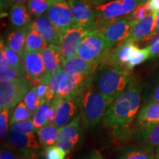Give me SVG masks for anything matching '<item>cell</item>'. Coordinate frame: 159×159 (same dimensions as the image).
<instances>
[{"label": "cell", "mask_w": 159, "mask_h": 159, "mask_svg": "<svg viewBox=\"0 0 159 159\" xmlns=\"http://www.w3.org/2000/svg\"><path fill=\"white\" fill-rule=\"evenodd\" d=\"M104 1H106V0H104Z\"/></svg>", "instance_id": "53"}, {"label": "cell", "mask_w": 159, "mask_h": 159, "mask_svg": "<svg viewBox=\"0 0 159 159\" xmlns=\"http://www.w3.org/2000/svg\"><path fill=\"white\" fill-rule=\"evenodd\" d=\"M21 159H25V158H23V157H22V158H21Z\"/></svg>", "instance_id": "52"}, {"label": "cell", "mask_w": 159, "mask_h": 159, "mask_svg": "<svg viewBox=\"0 0 159 159\" xmlns=\"http://www.w3.org/2000/svg\"><path fill=\"white\" fill-rule=\"evenodd\" d=\"M91 28L84 26H74L63 33L60 43L62 61L77 56L80 46L86 36L92 33Z\"/></svg>", "instance_id": "9"}, {"label": "cell", "mask_w": 159, "mask_h": 159, "mask_svg": "<svg viewBox=\"0 0 159 159\" xmlns=\"http://www.w3.org/2000/svg\"><path fill=\"white\" fill-rule=\"evenodd\" d=\"M79 97L82 125L85 129L90 130L102 120L105 111L113 102L97 91L92 83Z\"/></svg>", "instance_id": "3"}, {"label": "cell", "mask_w": 159, "mask_h": 159, "mask_svg": "<svg viewBox=\"0 0 159 159\" xmlns=\"http://www.w3.org/2000/svg\"><path fill=\"white\" fill-rule=\"evenodd\" d=\"M23 77H26L25 69H18L9 66L5 71L1 72L0 80L1 82H7Z\"/></svg>", "instance_id": "36"}, {"label": "cell", "mask_w": 159, "mask_h": 159, "mask_svg": "<svg viewBox=\"0 0 159 159\" xmlns=\"http://www.w3.org/2000/svg\"><path fill=\"white\" fill-rule=\"evenodd\" d=\"M134 24V21L129 14L126 16L110 20L106 25L97 31L106 43L113 49L117 43L124 42L128 39Z\"/></svg>", "instance_id": "7"}, {"label": "cell", "mask_w": 159, "mask_h": 159, "mask_svg": "<svg viewBox=\"0 0 159 159\" xmlns=\"http://www.w3.org/2000/svg\"><path fill=\"white\" fill-rule=\"evenodd\" d=\"M136 45L130 41H124L119 43L116 48H113L109 53L108 58L103 65L117 68L128 69L129 61Z\"/></svg>", "instance_id": "18"}, {"label": "cell", "mask_w": 159, "mask_h": 159, "mask_svg": "<svg viewBox=\"0 0 159 159\" xmlns=\"http://www.w3.org/2000/svg\"><path fill=\"white\" fill-rule=\"evenodd\" d=\"M150 4L151 11L152 13H157L159 12V0H148Z\"/></svg>", "instance_id": "46"}, {"label": "cell", "mask_w": 159, "mask_h": 159, "mask_svg": "<svg viewBox=\"0 0 159 159\" xmlns=\"http://www.w3.org/2000/svg\"><path fill=\"white\" fill-rule=\"evenodd\" d=\"M118 159H156L153 152L146 150L137 144L123 146L118 151Z\"/></svg>", "instance_id": "25"}, {"label": "cell", "mask_w": 159, "mask_h": 159, "mask_svg": "<svg viewBox=\"0 0 159 159\" xmlns=\"http://www.w3.org/2000/svg\"><path fill=\"white\" fill-rule=\"evenodd\" d=\"M65 72L66 71L62 66L52 75L50 80L48 83V89H47V94L45 97L46 100L52 101L56 97L60 82H61V80Z\"/></svg>", "instance_id": "30"}, {"label": "cell", "mask_w": 159, "mask_h": 159, "mask_svg": "<svg viewBox=\"0 0 159 159\" xmlns=\"http://www.w3.org/2000/svg\"><path fill=\"white\" fill-rule=\"evenodd\" d=\"M51 102L52 101H47L45 99L42 102V104L40 105L39 108L33 114V123H34L35 133L40 128L48 124L47 114H48L49 108H50Z\"/></svg>", "instance_id": "28"}, {"label": "cell", "mask_w": 159, "mask_h": 159, "mask_svg": "<svg viewBox=\"0 0 159 159\" xmlns=\"http://www.w3.org/2000/svg\"><path fill=\"white\" fill-rule=\"evenodd\" d=\"M61 128L55 124H48L40 128L36 132L41 148L43 149L56 145L58 140Z\"/></svg>", "instance_id": "23"}, {"label": "cell", "mask_w": 159, "mask_h": 159, "mask_svg": "<svg viewBox=\"0 0 159 159\" xmlns=\"http://www.w3.org/2000/svg\"><path fill=\"white\" fill-rule=\"evenodd\" d=\"M83 1L87 2H89L93 5H101V4L103 3V2H105L104 0H83Z\"/></svg>", "instance_id": "49"}, {"label": "cell", "mask_w": 159, "mask_h": 159, "mask_svg": "<svg viewBox=\"0 0 159 159\" xmlns=\"http://www.w3.org/2000/svg\"><path fill=\"white\" fill-rule=\"evenodd\" d=\"M148 47L150 49V58L153 60L159 59V34L150 40Z\"/></svg>", "instance_id": "42"}, {"label": "cell", "mask_w": 159, "mask_h": 159, "mask_svg": "<svg viewBox=\"0 0 159 159\" xmlns=\"http://www.w3.org/2000/svg\"><path fill=\"white\" fill-rule=\"evenodd\" d=\"M27 32V26L12 30L7 35V46L21 57L25 52Z\"/></svg>", "instance_id": "24"}, {"label": "cell", "mask_w": 159, "mask_h": 159, "mask_svg": "<svg viewBox=\"0 0 159 159\" xmlns=\"http://www.w3.org/2000/svg\"><path fill=\"white\" fill-rule=\"evenodd\" d=\"M47 16L62 33L76 26L72 12L66 0H57L47 10Z\"/></svg>", "instance_id": "11"}, {"label": "cell", "mask_w": 159, "mask_h": 159, "mask_svg": "<svg viewBox=\"0 0 159 159\" xmlns=\"http://www.w3.org/2000/svg\"><path fill=\"white\" fill-rule=\"evenodd\" d=\"M56 1L57 0H30L27 2V7L31 16L37 18L47 12L49 7Z\"/></svg>", "instance_id": "29"}, {"label": "cell", "mask_w": 159, "mask_h": 159, "mask_svg": "<svg viewBox=\"0 0 159 159\" xmlns=\"http://www.w3.org/2000/svg\"><path fill=\"white\" fill-rule=\"evenodd\" d=\"M32 116H33V113L26 106L24 101H21L13 111V114L10 120V126L16 123L31 119Z\"/></svg>", "instance_id": "31"}, {"label": "cell", "mask_w": 159, "mask_h": 159, "mask_svg": "<svg viewBox=\"0 0 159 159\" xmlns=\"http://www.w3.org/2000/svg\"><path fill=\"white\" fill-rule=\"evenodd\" d=\"M26 77L31 83L39 85L47 74L42 55L39 52H27L22 57Z\"/></svg>", "instance_id": "13"}, {"label": "cell", "mask_w": 159, "mask_h": 159, "mask_svg": "<svg viewBox=\"0 0 159 159\" xmlns=\"http://www.w3.org/2000/svg\"><path fill=\"white\" fill-rule=\"evenodd\" d=\"M134 75L128 69L101 65L93 76L92 84L102 96L114 102L128 86Z\"/></svg>", "instance_id": "2"}, {"label": "cell", "mask_w": 159, "mask_h": 159, "mask_svg": "<svg viewBox=\"0 0 159 159\" xmlns=\"http://www.w3.org/2000/svg\"><path fill=\"white\" fill-rule=\"evenodd\" d=\"M62 66L66 72L80 73L85 75H94L99 68L98 66L88 62L79 56L63 61Z\"/></svg>", "instance_id": "22"}, {"label": "cell", "mask_w": 159, "mask_h": 159, "mask_svg": "<svg viewBox=\"0 0 159 159\" xmlns=\"http://www.w3.org/2000/svg\"><path fill=\"white\" fill-rule=\"evenodd\" d=\"M11 21L15 27H25L31 22V14L25 5H15L11 9Z\"/></svg>", "instance_id": "27"}, {"label": "cell", "mask_w": 159, "mask_h": 159, "mask_svg": "<svg viewBox=\"0 0 159 159\" xmlns=\"http://www.w3.org/2000/svg\"><path fill=\"white\" fill-rule=\"evenodd\" d=\"M156 14L150 13L143 19L134 23L130 36L125 41L136 43L152 39L155 36Z\"/></svg>", "instance_id": "16"}, {"label": "cell", "mask_w": 159, "mask_h": 159, "mask_svg": "<svg viewBox=\"0 0 159 159\" xmlns=\"http://www.w3.org/2000/svg\"><path fill=\"white\" fill-rule=\"evenodd\" d=\"M47 47H48V43L47 41L32 27L30 23V25H27L25 52H41Z\"/></svg>", "instance_id": "26"}, {"label": "cell", "mask_w": 159, "mask_h": 159, "mask_svg": "<svg viewBox=\"0 0 159 159\" xmlns=\"http://www.w3.org/2000/svg\"><path fill=\"white\" fill-rule=\"evenodd\" d=\"M32 83L26 77L0 83V109L13 110L25 98Z\"/></svg>", "instance_id": "6"}, {"label": "cell", "mask_w": 159, "mask_h": 159, "mask_svg": "<svg viewBox=\"0 0 159 159\" xmlns=\"http://www.w3.org/2000/svg\"><path fill=\"white\" fill-rule=\"evenodd\" d=\"M80 114V97L59 99L56 108L55 124L60 128L70 123Z\"/></svg>", "instance_id": "15"}, {"label": "cell", "mask_w": 159, "mask_h": 159, "mask_svg": "<svg viewBox=\"0 0 159 159\" xmlns=\"http://www.w3.org/2000/svg\"><path fill=\"white\" fill-rule=\"evenodd\" d=\"M148 0H112L101 5H94L97 21L95 29L99 30L111 19L126 16L130 14L139 5Z\"/></svg>", "instance_id": "4"}, {"label": "cell", "mask_w": 159, "mask_h": 159, "mask_svg": "<svg viewBox=\"0 0 159 159\" xmlns=\"http://www.w3.org/2000/svg\"><path fill=\"white\" fill-rule=\"evenodd\" d=\"M30 0H1L2 8V7H7L10 5H24L28 2Z\"/></svg>", "instance_id": "44"}, {"label": "cell", "mask_w": 159, "mask_h": 159, "mask_svg": "<svg viewBox=\"0 0 159 159\" xmlns=\"http://www.w3.org/2000/svg\"><path fill=\"white\" fill-rule=\"evenodd\" d=\"M11 109L4 108L1 110L0 113V136L2 141H5L9 136V118L11 116Z\"/></svg>", "instance_id": "35"}, {"label": "cell", "mask_w": 159, "mask_h": 159, "mask_svg": "<svg viewBox=\"0 0 159 159\" xmlns=\"http://www.w3.org/2000/svg\"><path fill=\"white\" fill-rule=\"evenodd\" d=\"M44 99H41L37 94L36 89L35 86L33 87L27 94L25 95V98H24V102L25 103L26 106L28 108L30 111H31L33 114H34L35 111L39 108V107L42 104V102L44 101Z\"/></svg>", "instance_id": "34"}, {"label": "cell", "mask_w": 159, "mask_h": 159, "mask_svg": "<svg viewBox=\"0 0 159 159\" xmlns=\"http://www.w3.org/2000/svg\"><path fill=\"white\" fill-rule=\"evenodd\" d=\"M30 25L43 38L48 44L60 45L63 33L51 22L47 15L35 18Z\"/></svg>", "instance_id": "17"}, {"label": "cell", "mask_w": 159, "mask_h": 159, "mask_svg": "<svg viewBox=\"0 0 159 159\" xmlns=\"http://www.w3.org/2000/svg\"><path fill=\"white\" fill-rule=\"evenodd\" d=\"M80 114L70 123L61 128L60 136L56 146L63 150L66 154L72 152L80 142L81 132Z\"/></svg>", "instance_id": "12"}, {"label": "cell", "mask_w": 159, "mask_h": 159, "mask_svg": "<svg viewBox=\"0 0 159 159\" xmlns=\"http://www.w3.org/2000/svg\"><path fill=\"white\" fill-rule=\"evenodd\" d=\"M5 44L3 43L2 40L1 41V47H0V72H2L9 66L8 61L5 51Z\"/></svg>", "instance_id": "43"}, {"label": "cell", "mask_w": 159, "mask_h": 159, "mask_svg": "<svg viewBox=\"0 0 159 159\" xmlns=\"http://www.w3.org/2000/svg\"><path fill=\"white\" fill-rule=\"evenodd\" d=\"M149 58H150V52L148 47L140 49L136 46V48L133 52L132 56H131L130 61L127 66V68L129 70L132 71L135 67L142 64V63H144Z\"/></svg>", "instance_id": "32"}, {"label": "cell", "mask_w": 159, "mask_h": 159, "mask_svg": "<svg viewBox=\"0 0 159 159\" xmlns=\"http://www.w3.org/2000/svg\"><path fill=\"white\" fill-rule=\"evenodd\" d=\"M13 146L10 147L8 144L4 143L1 145L0 151V159H21L22 156L19 152H16Z\"/></svg>", "instance_id": "41"}, {"label": "cell", "mask_w": 159, "mask_h": 159, "mask_svg": "<svg viewBox=\"0 0 159 159\" xmlns=\"http://www.w3.org/2000/svg\"><path fill=\"white\" fill-rule=\"evenodd\" d=\"M10 131L19 133V134H30V133H35L34 123L33 119H27L16 124L10 127ZM36 134V133H35Z\"/></svg>", "instance_id": "37"}, {"label": "cell", "mask_w": 159, "mask_h": 159, "mask_svg": "<svg viewBox=\"0 0 159 159\" xmlns=\"http://www.w3.org/2000/svg\"><path fill=\"white\" fill-rule=\"evenodd\" d=\"M156 30H155V32H154L155 36L159 34V12H158V13H157V14H156Z\"/></svg>", "instance_id": "48"}, {"label": "cell", "mask_w": 159, "mask_h": 159, "mask_svg": "<svg viewBox=\"0 0 159 159\" xmlns=\"http://www.w3.org/2000/svg\"><path fill=\"white\" fill-rule=\"evenodd\" d=\"M35 133L19 134L10 131L8 140L11 146L16 149L25 159H36L41 145Z\"/></svg>", "instance_id": "10"}, {"label": "cell", "mask_w": 159, "mask_h": 159, "mask_svg": "<svg viewBox=\"0 0 159 159\" xmlns=\"http://www.w3.org/2000/svg\"><path fill=\"white\" fill-rule=\"evenodd\" d=\"M43 153V159H65L67 155L56 145L44 148Z\"/></svg>", "instance_id": "40"}, {"label": "cell", "mask_w": 159, "mask_h": 159, "mask_svg": "<svg viewBox=\"0 0 159 159\" xmlns=\"http://www.w3.org/2000/svg\"><path fill=\"white\" fill-rule=\"evenodd\" d=\"M35 89H36L37 94H39V96L41 97V99H44L46 94H47V89H48V85L45 84V83H40V84L37 85L35 86Z\"/></svg>", "instance_id": "45"}, {"label": "cell", "mask_w": 159, "mask_h": 159, "mask_svg": "<svg viewBox=\"0 0 159 159\" xmlns=\"http://www.w3.org/2000/svg\"><path fill=\"white\" fill-rule=\"evenodd\" d=\"M142 101V107L159 102V73L153 80L152 85L147 89L146 91H144Z\"/></svg>", "instance_id": "33"}, {"label": "cell", "mask_w": 159, "mask_h": 159, "mask_svg": "<svg viewBox=\"0 0 159 159\" xmlns=\"http://www.w3.org/2000/svg\"><path fill=\"white\" fill-rule=\"evenodd\" d=\"M44 62L47 74L52 75L57 69L62 67V57L60 46L49 44L47 48L41 52Z\"/></svg>", "instance_id": "21"}, {"label": "cell", "mask_w": 159, "mask_h": 159, "mask_svg": "<svg viewBox=\"0 0 159 159\" xmlns=\"http://www.w3.org/2000/svg\"><path fill=\"white\" fill-rule=\"evenodd\" d=\"M4 48H5L6 56H7L9 66L18 69H25L23 65L22 57L20 56L18 53L16 52L15 51H13V49L9 48L7 46L5 45Z\"/></svg>", "instance_id": "39"}, {"label": "cell", "mask_w": 159, "mask_h": 159, "mask_svg": "<svg viewBox=\"0 0 159 159\" xmlns=\"http://www.w3.org/2000/svg\"><path fill=\"white\" fill-rule=\"evenodd\" d=\"M155 155H156V156H159V147L156 149V151H155Z\"/></svg>", "instance_id": "50"}, {"label": "cell", "mask_w": 159, "mask_h": 159, "mask_svg": "<svg viewBox=\"0 0 159 159\" xmlns=\"http://www.w3.org/2000/svg\"><path fill=\"white\" fill-rule=\"evenodd\" d=\"M156 159H159V156H156Z\"/></svg>", "instance_id": "51"}, {"label": "cell", "mask_w": 159, "mask_h": 159, "mask_svg": "<svg viewBox=\"0 0 159 159\" xmlns=\"http://www.w3.org/2000/svg\"><path fill=\"white\" fill-rule=\"evenodd\" d=\"M67 2L76 25L88 27L93 31H97L95 29L97 17L94 5L83 0H67Z\"/></svg>", "instance_id": "14"}, {"label": "cell", "mask_w": 159, "mask_h": 159, "mask_svg": "<svg viewBox=\"0 0 159 159\" xmlns=\"http://www.w3.org/2000/svg\"><path fill=\"white\" fill-rule=\"evenodd\" d=\"M144 88L142 80L134 76L128 86L105 111L103 122L113 130L116 138L126 140L130 138L132 129L140 110Z\"/></svg>", "instance_id": "1"}, {"label": "cell", "mask_w": 159, "mask_h": 159, "mask_svg": "<svg viewBox=\"0 0 159 159\" xmlns=\"http://www.w3.org/2000/svg\"><path fill=\"white\" fill-rule=\"evenodd\" d=\"M111 49L98 31H94L83 40L79 47L77 56L100 66L106 61Z\"/></svg>", "instance_id": "5"}, {"label": "cell", "mask_w": 159, "mask_h": 159, "mask_svg": "<svg viewBox=\"0 0 159 159\" xmlns=\"http://www.w3.org/2000/svg\"><path fill=\"white\" fill-rule=\"evenodd\" d=\"M158 123H159V102L145 105L139 110L133 126L132 134Z\"/></svg>", "instance_id": "20"}, {"label": "cell", "mask_w": 159, "mask_h": 159, "mask_svg": "<svg viewBox=\"0 0 159 159\" xmlns=\"http://www.w3.org/2000/svg\"><path fill=\"white\" fill-rule=\"evenodd\" d=\"M93 76L94 75L65 72L61 80L55 98L62 99L79 96L88 85L92 83Z\"/></svg>", "instance_id": "8"}, {"label": "cell", "mask_w": 159, "mask_h": 159, "mask_svg": "<svg viewBox=\"0 0 159 159\" xmlns=\"http://www.w3.org/2000/svg\"><path fill=\"white\" fill-rule=\"evenodd\" d=\"M85 159H104L100 152L97 150H92Z\"/></svg>", "instance_id": "47"}, {"label": "cell", "mask_w": 159, "mask_h": 159, "mask_svg": "<svg viewBox=\"0 0 159 159\" xmlns=\"http://www.w3.org/2000/svg\"><path fill=\"white\" fill-rule=\"evenodd\" d=\"M130 138L137 145L150 152H153L159 147V123L131 134Z\"/></svg>", "instance_id": "19"}, {"label": "cell", "mask_w": 159, "mask_h": 159, "mask_svg": "<svg viewBox=\"0 0 159 159\" xmlns=\"http://www.w3.org/2000/svg\"><path fill=\"white\" fill-rule=\"evenodd\" d=\"M150 13H152V11H151L150 4L148 1L147 2L142 4V5L136 7L134 9V11L130 13V16L134 21V22L136 23L137 21L144 19Z\"/></svg>", "instance_id": "38"}]
</instances>
